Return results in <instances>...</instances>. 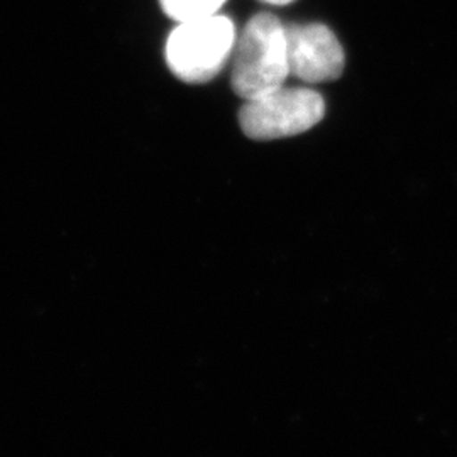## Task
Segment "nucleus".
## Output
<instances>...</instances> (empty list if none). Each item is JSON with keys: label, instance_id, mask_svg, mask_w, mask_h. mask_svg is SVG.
<instances>
[{"label": "nucleus", "instance_id": "obj_1", "mask_svg": "<svg viewBox=\"0 0 457 457\" xmlns=\"http://www.w3.org/2000/svg\"><path fill=\"white\" fill-rule=\"evenodd\" d=\"M230 85L243 100L262 97L285 85L290 77L285 26L277 16L251 17L232 51Z\"/></svg>", "mask_w": 457, "mask_h": 457}, {"label": "nucleus", "instance_id": "obj_2", "mask_svg": "<svg viewBox=\"0 0 457 457\" xmlns=\"http://www.w3.org/2000/svg\"><path fill=\"white\" fill-rule=\"evenodd\" d=\"M236 45V26L226 16L179 22L166 41L164 58L181 82L205 83L215 79Z\"/></svg>", "mask_w": 457, "mask_h": 457}, {"label": "nucleus", "instance_id": "obj_3", "mask_svg": "<svg viewBox=\"0 0 457 457\" xmlns=\"http://www.w3.org/2000/svg\"><path fill=\"white\" fill-rule=\"evenodd\" d=\"M326 114L322 96L307 87H279L262 97L245 100L239 126L249 139L275 141L311 131Z\"/></svg>", "mask_w": 457, "mask_h": 457}, {"label": "nucleus", "instance_id": "obj_4", "mask_svg": "<svg viewBox=\"0 0 457 457\" xmlns=\"http://www.w3.org/2000/svg\"><path fill=\"white\" fill-rule=\"evenodd\" d=\"M288 70L305 83L334 82L341 79L345 54L337 36L326 24L285 26Z\"/></svg>", "mask_w": 457, "mask_h": 457}, {"label": "nucleus", "instance_id": "obj_5", "mask_svg": "<svg viewBox=\"0 0 457 457\" xmlns=\"http://www.w3.org/2000/svg\"><path fill=\"white\" fill-rule=\"evenodd\" d=\"M164 14L175 22L215 16L226 0H160Z\"/></svg>", "mask_w": 457, "mask_h": 457}, {"label": "nucleus", "instance_id": "obj_6", "mask_svg": "<svg viewBox=\"0 0 457 457\" xmlns=\"http://www.w3.org/2000/svg\"><path fill=\"white\" fill-rule=\"evenodd\" d=\"M262 4H270V5H277V7H281V5H288V4H294L296 0H260Z\"/></svg>", "mask_w": 457, "mask_h": 457}]
</instances>
